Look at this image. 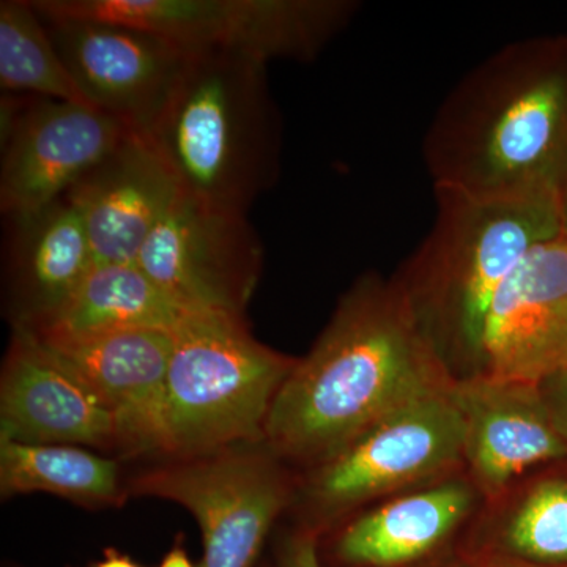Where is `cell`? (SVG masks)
I'll return each instance as SVG.
<instances>
[{"label": "cell", "mask_w": 567, "mask_h": 567, "mask_svg": "<svg viewBox=\"0 0 567 567\" xmlns=\"http://www.w3.org/2000/svg\"><path fill=\"white\" fill-rule=\"evenodd\" d=\"M3 496L47 492L82 505L121 499L117 464L73 445H28L0 440Z\"/></svg>", "instance_id": "44dd1931"}, {"label": "cell", "mask_w": 567, "mask_h": 567, "mask_svg": "<svg viewBox=\"0 0 567 567\" xmlns=\"http://www.w3.org/2000/svg\"><path fill=\"white\" fill-rule=\"evenodd\" d=\"M475 492L451 480L383 503L353 520L336 543L347 567H416L450 543L472 511Z\"/></svg>", "instance_id": "ac0fdd59"}, {"label": "cell", "mask_w": 567, "mask_h": 567, "mask_svg": "<svg viewBox=\"0 0 567 567\" xmlns=\"http://www.w3.org/2000/svg\"><path fill=\"white\" fill-rule=\"evenodd\" d=\"M567 371V237L536 245L496 293L480 372L543 383Z\"/></svg>", "instance_id": "7c38bea8"}, {"label": "cell", "mask_w": 567, "mask_h": 567, "mask_svg": "<svg viewBox=\"0 0 567 567\" xmlns=\"http://www.w3.org/2000/svg\"><path fill=\"white\" fill-rule=\"evenodd\" d=\"M186 315L188 311L171 300L140 265H93L62 311L33 333L81 336L122 330L174 331Z\"/></svg>", "instance_id": "d6986e66"}, {"label": "cell", "mask_w": 567, "mask_h": 567, "mask_svg": "<svg viewBox=\"0 0 567 567\" xmlns=\"http://www.w3.org/2000/svg\"><path fill=\"white\" fill-rule=\"evenodd\" d=\"M462 558L567 566V458L529 477Z\"/></svg>", "instance_id": "ffe728a7"}, {"label": "cell", "mask_w": 567, "mask_h": 567, "mask_svg": "<svg viewBox=\"0 0 567 567\" xmlns=\"http://www.w3.org/2000/svg\"><path fill=\"white\" fill-rule=\"evenodd\" d=\"M435 218L393 276L456 379L480 372L499 287L536 245L563 234L551 197H483L435 188Z\"/></svg>", "instance_id": "3957f363"}, {"label": "cell", "mask_w": 567, "mask_h": 567, "mask_svg": "<svg viewBox=\"0 0 567 567\" xmlns=\"http://www.w3.org/2000/svg\"><path fill=\"white\" fill-rule=\"evenodd\" d=\"M0 89L91 106L31 0L0 2Z\"/></svg>", "instance_id": "7402d4cb"}, {"label": "cell", "mask_w": 567, "mask_h": 567, "mask_svg": "<svg viewBox=\"0 0 567 567\" xmlns=\"http://www.w3.org/2000/svg\"><path fill=\"white\" fill-rule=\"evenodd\" d=\"M136 264L185 311L245 317L262 274L264 248L246 215L181 194Z\"/></svg>", "instance_id": "ba28073f"}, {"label": "cell", "mask_w": 567, "mask_h": 567, "mask_svg": "<svg viewBox=\"0 0 567 567\" xmlns=\"http://www.w3.org/2000/svg\"><path fill=\"white\" fill-rule=\"evenodd\" d=\"M435 188L483 197L567 193V35L514 41L457 82L423 141Z\"/></svg>", "instance_id": "7a4b0ae2"}, {"label": "cell", "mask_w": 567, "mask_h": 567, "mask_svg": "<svg viewBox=\"0 0 567 567\" xmlns=\"http://www.w3.org/2000/svg\"><path fill=\"white\" fill-rule=\"evenodd\" d=\"M476 567H567V566H537L528 563L509 561V559H480V561H470Z\"/></svg>", "instance_id": "4316f807"}, {"label": "cell", "mask_w": 567, "mask_h": 567, "mask_svg": "<svg viewBox=\"0 0 567 567\" xmlns=\"http://www.w3.org/2000/svg\"><path fill=\"white\" fill-rule=\"evenodd\" d=\"M181 194L151 140L132 133L65 197L80 213L93 264L104 265L136 264Z\"/></svg>", "instance_id": "2e32d148"}, {"label": "cell", "mask_w": 567, "mask_h": 567, "mask_svg": "<svg viewBox=\"0 0 567 567\" xmlns=\"http://www.w3.org/2000/svg\"><path fill=\"white\" fill-rule=\"evenodd\" d=\"M47 18L117 22L182 50L227 52L267 65L311 62L344 31L354 0H31Z\"/></svg>", "instance_id": "8992f818"}, {"label": "cell", "mask_w": 567, "mask_h": 567, "mask_svg": "<svg viewBox=\"0 0 567 567\" xmlns=\"http://www.w3.org/2000/svg\"><path fill=\"white\" fill-rule=\"evenodd\" d=\"M96 567H141L133 561L132 558L125 557V555L117 554V551H106L102 563H99Z\"/></svg>", "instance_id": "484cf974"}, {"label": "cell", "mask_w": 567, "mask_h": 567, "mask_svg": "<svg viewBox=\"0 0 567 567\" xmlns=\"http://www.w3.org/2000/svg\"><path fill=\"white\" fill-rule=\"evenodd\" d=\"M33 334L102 395L115 417L122 451L171 453L167 369L173 353V331Z\"/></svg>", "instance_id": "4fadbf2b"}, {"label": "cell", "mask_w": 567, "mask_h": 567, "mask_svg": "<svg viewBox=\"0 0 567 567\" xmlns=\"http://www.w3.org/2000/svg\"><path fill=\"white\" fill-rule=\"evenodd\" d=\"M41 18L87 103L130 132L151 136L192 52L117 22Z\"/></svg>", "instance_id": "8fae6325"}, {"label": "cell", "mask_w": 567, "mask_h": 567, "mask_svg": "<svg viewBox=\"0 0 567 567\" xmlns=\"http://www.w3.org/2000/svg\"><path fill=\"white\" fill-rule=\"evenodd\" d=\"M297 360L260 344L245 317L188 312L167 369L171 453L205 456L265 439V423Z\"/></svg>", "instance_id": "5b68a950"}, {"label": "cell", "mask_w": 567, "mask_h": 567, "mask_svg": "<svg viewBox=\"0 0 567 567\" xmlns=\"http://www.w3.org/2000/svg\"><path fill=\"white\" fill-rule=\"evenodd\" d=\"M451 386L394 410L324 462L311 486L317 505L344 509L464 464V424Z\"/></svg>", "instance_id": "30bf717a"}, {"label": "cell", "mask_w": 567, "mask_h": 567, "mask_svg": "<svg viewBox=\"0 0 567 567\" xmlns=\"http://www.w3.org/2000/svg\"><path fill=\"white\" fill-rule=\"evenodd\" d=\"M279 567H324L319 557L315 532L287 537L279 551Z\"/></svg>", "instance_id": "603a6c76"}, {"label": "cell", "mask_w": 567, "mask_h": 567, "mask_svg": "<svg viewBox=\"0 0 567 567\" xmlns=\"http://www.w3.org/2000/svg\"><path fill=\"white\" fill-rule=\"evenodd\" d=\"M0 440L118 447L117 424L102 395L22 328H17L3 368Z\"/></svg>", "instance_id": "9a60e30c"}, {"label": "cell", "mask_w": 567, "mask_h": 567, "mask_svg": "<svg viewBox=\"0 0 567 567\" xmlns=\"http://www.w3.org/2000/svg\"><path fill=\"white\" fill-rule=\"evenodd\" d=\"M132 133L85 104L3 93L0 210L10 218L58 203Z\"/></svg>", "instance_id": "52a82bcc"}, {"label": "cell", "mask_w": 567, "mask_h": 567, "mask_svg": "<svg viewBox=\"0 0 567 567\" xmlns=\"http://www.w3.org/2000/svg\"><path fill=\"white\" fill-rule=\"evenodd\" d=\"M7 219V275L17 328L37 331L62 311L92 270L91 241L66 197Z\"/></svg>", "instance_id": "e0dca14e"}, {"label": "cell", "mask_w": 567, "mask_h": 567, "mask_svg": "<svg viewBox=\"0 0 567 567\" xmlns=\"http://www.w3.org/2000/svg\"><path fill=\"white\" fill-rule=\"evenodd\" d=\"M434 567H476L473 563H470L468 559L458 558L456 561L445 563V565H439Z\"/></svg>", "instance_id": "83f0119b"}, {"label": "cell", "mask_w": 567, "mask_h": 567, "mask_svg": "<svg viewBox=\"0 0 567 567\" xmlns=\"http://www.w3.org/2000/svg\"><path fill=\"white\" fill-rule=\"evenodd\" d=\"M454 380L399 284L369 271L297 360L268 413L265 439L281 456L323 465L394 410Z\"/></svg>", "instance_id": "6da1fadb"}, {"label": "cell", "mask_w": 567, "mask_h": 567, "mask_svg": "<svg viewBox=\"0 0 567 567\" xmlns=\"http://www.w3.org/2000/svg\"><path fill=\"white\" fill-rule=\"evenodd\" d=\"M451 398L464 424V464L488 498L529 470L567 458L539 383L475 374L454 380Z\"/></svg>", "instance_id": "5bb4252c"}, {"label": "cell", "mask_w": 567, "mask_h": 567, "mask_svg": "<svg viewBox=\"0 0 567 567\" xmlns=\"http://www.w3.org/2000/svg\"><path fill=\"white\" fill-rule=\"evenodd\" d=\"M544 399L567 451V371L539 383Z\"/></svg>", "instance_id": "cb8c5ba5"}, {"label": "cell", "mask_w": 567, "mask_h": 567, "mask_svg": "<svg viewBox=\"0 0 567 567\" xmlns=\"http://www.w3.org/2000/svg\"><path fill=\"white\" fill-rule=\"evenodd\" d=\"M159 567H194L192 559L186 555L185 548L175 547L166 555Z\"/></svg>", "instance_id": "d4e9b609"}, {"label": "cell", "mask_w": 567, "mask_h": 567, "mask_svg": "<svg viewBox=\"0 0 567 567\" xmlns=\"http://www.w3.org/2000/svg\"><path fill=\"white\" fill-rule=\"evenodd\" d=\"M561 226H563V234L567 237V193L566 196L563 197L561 200Z\"/></svg>", "instance_id": "f1b7e54d"}, {"label": "cell", "mask_w": 567, "mask_h": 567, "mask_svg": "<svg viewBox=\"0 0 567 567\" xmlns=\"http://www.w3.org/2000/svg\"><path fill=\"white\" fill-rule=\"evenodd\" d=\"M265 69L227 52L189 58L148 136L183 196L248 215L278 182L282 123Z\"/></svg>", "instance_id": "277c9868"}, {"label": "cell", "mask_w": 567, "mask_h": 567, "mask_svg": "<svg viewBox=\"0 0 567 567\" xmlns=\"http://www.w3.org/2000/svg\"><path fill=\"white\" fill-rule=\"evenodd\" d=\"M132 487L181 503L196 517L204 543L197 567H252L289 499L286 480L270 458L233 450L164 466Z\"/></svg>", "instance_id": "9c48e42d"}]
</instances>
